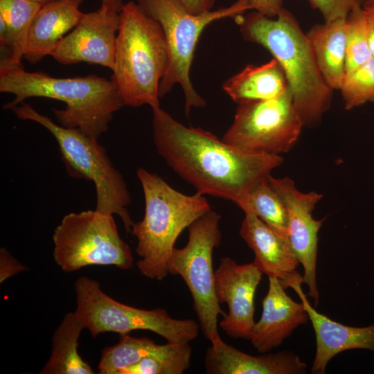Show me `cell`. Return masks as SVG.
<instances>
[{
	"label": "cell",
	"mask_w": 374,
	"mask_h": 374,
	"mask_svg": "<svg viewBox=\"0 0 374 374\" xmlns=\"http://www.w3.org/2000/svg\"><path fill=\"white\" fill-rule=\"evenodd\" d=\"M0 91L15 98L3 105L12 109L29 98L55 99L66 104L52 112L60 125L78 129L98 139L109 128L114 114L125 105L115 82L89 74L84 77L55 78L23 67L0 69Z\"/></svg>",
	"instance_id": "obj_3"
},
{
	"label": "cell",
	"mask_w": 374,
	"mask_h": 374,
	"mask_svg": "<svg viewBox=\"0 0 374 374\" xmlns=\"http://www.w3.org/2000/svg\"><path fill=\"white\" fill-rule=\"evenodd\" d=\"M188 11L200 14L212 10L217 0H179Z\"/></svg>",
	"instance_id": "obj_33"
},
{
	"label": "cell",
	"mask_w": 374,
	"mask_h": 374,
	"mask_svg": "<svg viewBox=\"0 0 374 374\" xmlns=\"http://www.w3.org/2000/svg\"><path fill=\"white\" fill-rule=\"evenodd\" d=\"M161 346V344H157L148 337H135L129 333L119 334L116 344L102 350L98 373L119 374L123 368L152 355Z\"/></svg>",
	"instance_id": "obj_25"
},
{
	"label": "cell",
	"mask_w": 374,
	"mask_h": 374,
	"mask_svg": "<svg viewBox=\"0 0 374 374\" xmlns=\"http://www.w3.org/2000/svg\"><path fill=\"white\" fill-rule=\"evenodd\" d=\"M346 19L312 26L305 33L318 68L328 85L339 90L346 75Z\"/></svg>",
	"instance_id": "obj_20"
},
{
	"label": "cell",
	"mask_w": 374,
	"mask_h": 374,
	"mask_svg": "<svg viewBox=\"0 0 374 374\" xmlns=\"http://www.w3.org/2000/svg\"><path fill=\"white\" fill-rule=\"evenodd\" d=\"M190 343L161 344L152 355L123 368L119 374H182L190 366Z\"/></svg>",
	"instance_id": "obj_26"
},
{
	"label": "cell",
	"mask_w": 374,
	"mask_h": 374,
	"mask_svg": "<svg viewBox=\"0 0 374 374\" xmlns=\"http://www.w3.org/2000/svg\"><path fill=\"white\" fill-rule=\"evenodd\" d=\"M362 10L368 29L370 47L374 57V0H366Z\"/></svg>",
	"instance_id": "obj_32"
},
{
	"label": "cell",
	"mask_w": 374,
	"mask_h": 374,
	"mask_svg": "<svg viewBox=\"0 0 374 374\" xmlns=\"http://www.w3.org/2000/svg\"><path fill=\"white\" fill-rule=\"evenodd\" d=\"M302 283H294L290 287L303 303L314 331L316 352L312 373H325L329 362L345 350L367 349L374 351V323L366 327H353L330 319L311 305L301 289Z\"/></svg>",
	"instance_id": "obj_17"
},
{
	"label": "cell",
	"mask_w": 374,
	"mask_h": 374,
	"mask_svg": "<svg viewBox=\"0 0 374 374\" xmlns=\"http://www.w3.org/2000/svg\"><path fill=\"white\" fill-rule=\"evenodd\" d=\"M269 176L258 182L237 206L244 213L256 216L278 235L288 240L287 211L270 184Z\"/></svg>",
	"instance_id": "obj_24"
},
{
	"label": "cell",
	"mask_w": 374,
	"mask_h": 374,
	"mask_svg": "<svg viewBox=\"0 0 374 374\" xmlns=\"http://www.w3.org/2000/svg\"><path fill=\"white\" fill-rule=\"evenodd\" d=\"M136 175L145 199L144 217L130 231L137 239L136 266L145 277L161 280L169 274L168 260L179 235L211 207L204 195L183 194L143 168Z\"/></svg>",
	"instance_id": "obj_4"
},
{
	"label": "cell",
	"mask_w": 374,
	"mask_h": 374,
	"mask_svg": "<svg viewBox=\"0 0 374 374\" xmlns=\"http://www.w3.org/2000/svg\"><path fill=\"white\" fill-rule=\"evenodd\" d=\"M120 12L104 6L84 13L78 25L58 43L51 55L57 62H87L113 69Z\"/></svg>",
	"instance_id": "obj_14"
},
{
	"label": "cell",
	"mask_w": 374,
	"mask_h": 374,
	"mask_svg": "<svg viewBox=\"0 0 374 374\" xmlns=\"http://www.w3.org/2000/svg\"><path fill=\"white\" fill-rule=\"evenodd\" d=\"M269 287L263 298L262 314L255 323L249 341L261 353L280 346L294 330L309 319L302 302L294 301L285 292L280 280L268 276Z\"/></svg>",
	"instance_id": "obj_15"
},
{
	"label": "cell",
	"mask_w": 374,
	"mask_h": 374,
	"mask_svg": "<svg viewBox=\"0 0 374 374\" xmlns=\"http://www.w3.org/2000/svg\"><path fill=\"white\" fill-rule=\"evenodd\" d=\"M303 127L288 89L272 99L238 105L222 139L245 150L280 155L293 148Z\"/></svg>",
	"instance_id": "obj_11"
},
{
	"label": "cell",
	"mask_w": 374,
	"mask_h": 374,
	"mask_svg": "<svg viewBox=\"0 0 374 374\" xmlns=\"http://www.w3.org/2000/svg\"><path fill=\"white\" fill-rule=\"evenodd\" d=\"M159 154L196 193L238 205L283 161L280 155L240 148L201 127H187L160 107L152 108Z\"/></svg>",
	"instance_id": "obj_1"
},
{
	"label": "cell",
	"mask_w": 374,
	"mask_h": 374,
	"mask_svg": "<svg viewBox=\"0 0 374 374\" xmlns=\"http://www.w3.org/2000/svg\"><path fill=\"white\" fill-rule=\"evenodd\" d=\"M75 312L93 338L105 332L127 334L135 330H149L170 343H190L199 335V325L193 319H177L166 310H144L116 301L106 294L98 282L87 276L74 284Z\"/></svg>",
	"instance_id": "obj_8"
},
{
	"label": "cell",
	"mask_w": 374,
	"mask_h": 374,
	"mask_svg": "<svg viewBox=\"0 0 374 374\" xmlns=\"http://www.w3.org/2000/svg\"><path fill=\"white\" fill-rule=\"evenodd\" d=\"M240 235L254 253L252 262L262 274L278 278L285 289L296 281L303 283V276L296 271L299 262L289 240L250 213H244Z\"/></svg>",
	"instance_id": "obj_16"
},
{
	"label": "cell",
	"mask_w": 374,
	"mask_h": 374,
	"mask_svg": "<svg viewBox=\"0 0 374 374\" xmlns=\"http://www.w3.org/2000/svg\"><path fill=\"white\" fill-rule=\"evenodd\" d=\"M42 6L25 0H0V69L22 66L30 25Z\"/></svg>",
	"instance_id": "obj_22"
},
{
	"label": "cell",
	"mask_w": 374,
	"mask_h": 374,
	"mask_svg": "<svg viewBox=\"0 0 374 374\" xmlns=\"http://www.w3.org/2000/svg\"><path fill=\"white\" fill-rule=\"evenodd\" d=\"M84 328L75 312L65 314L53 333L51 355L40 374L94 373L78 352V339Z\"/></svg>",
	"instance_id": "obj_23"
},
{
	"label": "cell",
	"mask_w": 374,
	"mask_h": 374,
	"mask_svg": "<svg viewBox=\"0 0 374 374\" xmlns=\"http://www.w3.org/2000/svg\"><path fill=\"white\" fill-rule=\"evenodd\" d=\"M262 274L253 262L240 265L228 257L220 260L215 286L218 302L228 307L219 324L228 336L249 340L256 323L255 294Z\"/></svg>",
	"instance_id": "obj_13"
},
{
	"label": "cell",
	"mask_w": 374,
	"mask_h": 374,
	"mask_svg": "<svg viewBox=\"0 0 374 374\" xmlns=\"http://www.w3.org/2000/svg\"><path fill=\"white\" fill-rule=\"evenodd\" d=\"M274 189L283 201L288 215V240L292 249L303 268V283L308 287V295L315 305L318 304L319 291L317 283V260L318 233L324 219L315 220L312 211L323 195L298 190L289 177H268Z\"/></svg>",
	"instance_id": "obj_12"
},
{
	"label": "cell",
	"mask_w": 374,
	"mask_h": 374,
	"mask_svg": "<svg viewBox=\"0 0 374 374\" xmlns=\"http://www.w3.org/2000/svg\"><path fill=\"white\" fill-rule=\"evenodd\" d=\"M82 1L55 0L43 5L31 23L24 58L35 64L51 55L65 34L82 18Z\"/></svg>",
	"instance_id": "obj_19"
},
{
	"label": "cell",
	"mask_w": 374,
	"mask_h": 374,
	"mask_svg": "<svg viewBox=\"0 0 374 374\" xmlns=\"http://www.w3.org/2000/svg\"><path fill=\"white\" fill-rule=\"evenodd\" d=\"M235 19L243 39L265 48L281 66L303 126L319 124L331 106L333 90L294 15L284 8L273 18L256 11Z\"/></svg>",
	"instance_id": "obj_2"
},
{
	"label": "cell",
	"mask_w": 374,
	"mask_h": 374,
	"mask_svg": "<svg viewBox=\"0 0 374 374\" xmlns=\"http://www.w3.org/2000/svg\"><path fill=\"white\" fill-rule=\"evenodd\" d=\"M168 66V51L159 24L133 1L120 12L112 80L124 105L160 107L159 85Z\"/></svg>",
	"instance_id": "obj_5"
},
{
	"label": "cell",
	"mask_w": 374,
	"mask_h": 374,
	"mask_svg": "<svg viewBox=\"0 0 374 374\" xmlns=\"http://www.w3.org/2000/svg\"><path fill=\"white\" fill-rule=\"evenodd\" d=\"M346 25V73L373 57L362 7L350 13Z\"/></svg>",
	"instance_id": "obj_28"
},
{
	"label": "cell",
	"mask_w": 374,
	"mask_h": 374,
	"mask_svg": "<svg viewBox=\"0 0 374 374\" xmlns=\"http://www.w3.org/2000/svg\"><path fill=\"white\" fill-rule=\"evenodd\" d=\"M143 12L161 26L168 51V66L159 85V97L170 93L175 84L182 88L185 113L193 107H204L206 103L195 89L190 77L195 50L201 34L210 24L224 19H235L253 9L251 0H237L228 7L200 14L188 10L179 0H136Z\"/></svg>",
	"instance_id": "obj_6"
},
{
	"label": "cell",
	"mask_w": 374,
	"mask_h": 374,
	"mask_svg": "<svg viewBox=\"0 0 374 374\" xmlns=\"http://www.w3.org/2000/svg\"><path fill=\"white\" fill-rule=\"evenodd\" d=\"M204 366L208 374H303L307 368L306 363L291 351L253 355L222 339L207 348Z\"/></svg>",
	"instance_id": "obj_18"
},
{
	"label": "cell",
	"mask_w": 374,
	"mask_h": 374,
	"mask_svg": "<svg viewBox=\"0 0 374 374\" xmlns=\"http://www.w3.org/2000/svg\"><path fill=\"white\" fill-rule=\"evenodd\" d=\"M11 110L19 119L35 122L54 136L68 173L94 184L96 210L105 214L117 215L126 231L130 232L134 222L127 211L131 203L130 191L122 175L113 166L98 139L78 129L55 123L26 103H21Z\"/></svg>",
	"instance_id": "obj_7"
},
{
	"label": "cell",
	"mask_w": 374,
	"mask_h": 374,
	"mask_svg": "<svg viewBox=\"0 0 374 374\" xmlns=\"http://www.w3.org/2000/svg\"><path fill=\"white\" fill-rule=\"evenodd\" d=\"M123 6L124 3L122 0H101V6L119 12L121 11Z\"/></svg>",
	"instance_id": "obj_34"
},
{
	"label": "cell",
	"mask_w": 374,
	"mask_h": 374,
	"mask_svg": "<svg viewBox=\"0 0 374 374\" xmlns=\"http://www.w3.org/2000/svg\"><path fill=\"white\" fill-rule=\"evenodd\" d=\"M53 258L64 272L91 265H113L127 269L133 265L128 244L121 238L113 215L96 209L70 213L53 234Z\"/></svg>",
	"instance_id": "obj_10"
},
{
	"label": "cell",
	"mask_w": 374,
	"mask_h": 374,
	"mask_svg": "<svg viewBox=\"0 0 374 374\" xmlns=\"http://www.w3.org/2000/svg\"><path fill=\"white\" fill-rule=\"evenodd\" d=\"M221 215L210 210L188 227V240L182 248H175L170 256L168 273L184 280L193 298L200 328L211 344L222 339L218 316L224 315L215 286L213 253L221 242Z\"/></svg>",
	"instance_id": "obj_9"
},
{
	"label": "cell",
	"mask_w": 374,
	"mask_h": 374,
	"mask_svg": "<svg viewBox=\"0 0 374 374\" xmlns=\"http://www.w3.org/2000/svg\"><path fill=\"white\" fill-rule=\"evenodd\" d=\"M339 91L347 110L374 103V57L346 73Z\"/></svg>",
	"instance_id": "obj_27"
},
{
	"label": "cell",
	"mask_w": 374,
	"mask_h": 374,
	"mask_svg": "<svg viewBox=\"0 0 374 374\" xmlns=\"http://www.w3.org/2000/svg\"><path fill=\"white\" fill-rule=\"evenodd\" d=\"M313 9L317 10L329 21L346 19L350 12L362 8L366 0H307Z\"/></svg>",
	"instance_id": "obj_29"
},
{
	"label": "cell",
	"mask_w": 374,
	"mask_h": 374,
	"mask_svg": "<svg viewBox=\"0 0 374 374\" xmlns=\"http://www.w3.org/2000/svg\"><path fill=\"white\" fill-rule=\"evenodd\" d=\"M253 9L264 15L273 18L284 8L283 0H251Z\"/></svg>",
	"instance_id": "obj_31"
},
{
	"label": "cell",
	"mask_w": 374,
	"mask_h": 374,
	"mask_svg": "<svg viewBox=\"0 0 374 374\" xmlns=\"http://www.w3.org/2000/svg\"><path fill=\"white\" fill-rule=\"evenodd\" d=\"M25 1H31V2H35V3H37L42 6L43 5H45L46 3H48L51 1H55V0H25Z\"/></svg>",
	"instance_id": "obj_35"
},
{
	"label": "cell",
	"mask_w": 374,
	"mask_h": 374,
	"mask_svg": "<svg viewBox=\"0 0 374 374\" xmlns=\"http://www.w3.org/2000/svg\"><path fill=\"white\" fill-rule=\"evenodd\" d=\"M27 270L26 267L18 261L6 249H0V283Z\"/></svg>",
	"instance_id": "obj_30"
},
{
	"label": "cell",
	"mask_w": 374,
	"mask_h": 374,
	"mask_svg": "<svg viewBox=\"0 0 374 374\" xmlns=\"http://www.w3.org/2000/svg\"><path fill=\"white\" fill-rule=\"evenodd\" d=\"M222 89L242 105L276 98L288 89V84L283 69L273 58L261 65H247L225 80Z\"/></svg>",
	"instance_id": "obj_21"
}]
</instances>
